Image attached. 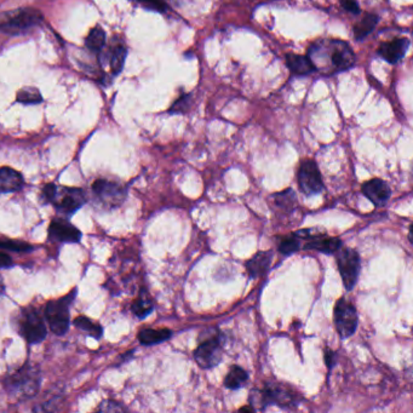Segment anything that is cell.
<instances>
[{
	"instance_id": "1",
	"label": "cell",
	"mask_w": 413,
	"mask_h": 413,
	"mask_svg": "<svg viewBox=\"0 0 413 413\" xmlns=\"http://www.w3.org/2000/svg\"><path fill=\"white\" fill-rule=\"evenodd\" d=\"M315 71L324 76H335L346 72L355 64L356 56L351 45L340 39H322L308 48Z\"/></svg>"
},
{
	"instance_id": "2",
	"label": "cell",
	"mask_w": 413,
	"mask_h": 413,
	"mask_svg": "<svg viewBox=\"0 0 413 413\" xmlns=\"http://www.w3.org/2000/svg\"><path fill=\"white\" fill-rule=\"evenodd\" d=\"M42 383V372L38 365L26 362L19 370L11 372L4 378V388L8 394L17 400L33 398Z\"/></svg>"
},
{
	"instance_id": "3",
	"label": "cell",
	"mask_w": 413,
	"mask_h": 413,
	"mask_svg": "<svg viewBox=\"0 0 413 413\" xmlns=\"http://www.w3.org/2000/svg\"><path fill=\"white\" fill-rule=\"evenodd\" d=\"M42 199L51 204L56 211L66 217L74 215L87 202V195L80 188L56 186L53 183L44 186Z\"/></svg>"
},
{
	"instance_id": "4",
	"label": "cell",
	"mask_w": 413,
	"mask_h": 413,
	"mask_svg": "<svg viewBox=\"0 0 413 413\" xmlns=\"http://www.w3.org/2000/svg\"><path fill=\"white\" fill-rule=\"evenodd\" d=\"M76 296L77 288H74L72 292L68 293L64 297L50 301L45 307V319L48 322L50 330L58 336H63L67 333L71 322V306Z\"/></svg>"
},
{
	"instance_id": "5",
	"label": "cell",
	"mask_w": 413,
	"mask_h": 413,
	"mask_svg": "<svg viewBox=\"0 0 413 413\" xmlns=\"http://www.w3.org/2000/svg\"><path fill=\"white\" fill-rule=\"evenodd\" d=\"M15 324L19 336L32 346L42 343L48 335V328L43 317L40 315L38 309L34 307L22 308Z\"/></svg>"
},
{
	"instance_id": "6",
	"label": "cell",
	"mask_w": 413,
	"mask_h": 413,
	"mask_svg": "<svg viewBox=\"0 0 413 413\" xmlns=\"http://www.w3.org/2000/svg\"><path fill=\"white\" fill-rule=\"evenodd\" d=\"M43 21V14L32 8L15 10L0 19V32L9 35L26 33Z\"/></svg>"
},
{
	"instance_id": "7",
	"label": "cell",
	"mask_w": 413,
	"mask_h": 413,
	"mask_svg": "<svg viewBox=\"0 0 413 413\" xmlns=\"http://www.w3.org/2000/svg\"><path fill=\"white\" fill-rule=\"evenodd\" d=\"M92 195L105 209H116L125 202L128 191L121 183L108 179H97L92 183Z\"/></svg>"
},
{
	"instance_id": "8",
	"label": "cell",
	"mask_w": 413,
	"mask_h": 413,
	"mask_svg": "<svg viewBox=\"0 0 413 413\" xmlns=\"http://www.w3.org/2000/svg\"><path fill=\"white\" fill-rule=\"evenodd\" d=\"M337 252V265L341 273L343 285L348 291H351L355 286L360 273V257L353 249H340Z\"/></svg>"
},
{
	"instance_id": "9",
	"label": "cell",
	"mask_w": 413,
	"mask_h": 413,
	"mask_svg": "<svg viewBox=\"0 0 413 413\" xmlns=\"http://www.w3.org/2000/svg\"><path fill=\"white\" fill-rule=\"evenodd\" d=\"M297 178L299 189L306 195H315L324 189L322 173L317 168V164L312 159L302 161L298 168Z\"/></svg>"
},
{
	"instance_id": "10",
	"label": "cell",
	"mask_w": 413,
	"mask_h": 413,
	"mask_svg": "<svg viewBox=\"0 0 413 413\" xmlns=\"http://www.w3.org/2000/svg\"><path fill=\"white\" fill-rule=\"evenodd\" d=\"M335 325L338 335L344 340L353 336L358 326L356 309L351 302L344 298L338 299L335 306Z\"/></svg>"
},
{
	"instance_id": "11",
	"label": "cell",
	"mask_w": 413,
	"mask_h": 413,
	"mask_svg": "<svg viewBox=\"0 0 413 413\" xmlns=\"http://www.w3.org/2000/svg\"><path fill=\"white\" fill-rule=\"evenodd\" d=\"M223 342L220 335L206 338L194 351V359L202 369H211L222 360Z\"/></svg>"
},
{
	"instance_id": "12",
	"label": "cell",
	"mask_w": 413,
	"mask_h": 413,
	"mask_svg": "<svg viewBox=\"0 0 413 413\" xmlns=\"http://www.w3.org/2000/svg\"><path fill=\"white\" fill-rule=\"evenodd\" d=\"M296 234L299 239H308V243L304 246L306 250H315L331 255L341 249L342 241L338 238H327L322 233L310 231V229L299 231Z\"/></svg>"
},
{
	"instance_id": "13",
	"label": "cell",
	"mask_w": 413,
	"mask_h": 413,
	"mask_svg": "<svg viewBox=\"0 0 413 413\" xmlns=\"http://www.w3.org/2000/svg\"><path fill=\"white\" fill-rule=\"evenodd\" d=\"M49 240L66 244H77L82 239V231L66 218H55L49 226Z\"/></svg>"
},
{
	"instance_id": "14",
	"label": "cell",
	"mask_w": 413,
	"mask_h": 413,
	"mask_svg": "<svg viewBox=\"0 0 413 413\" xmlns=\"http://www.w3.org/2000/svg\"><path fill=\"white\" fill-rule=\"evenodd\" d=\"M410 46H411L410 39H392L389 42L380 44V48L377 50V55L390 64H395L406 56Z\"/></svg>"
},
{
	"instance_id": "15",
	"label": "cell",
	"mask_w": 413,
	"mask_h": 413,
	"mask_svg": "<svg viewBox=\"0 0 413 413\" xmlns=\"http://www.w3.org/2000/svg\"><path fill=\"white\" fill-rule=\"evenodd\" d=\"M362 193L376 206L385 205L392 195L389 186L380 178H374L362 186Z\"/></svg>"
},
{
	"instance_id": "16",
	"label": "cell",
	"mask_w": 413,
	"mask_h": 413,
	"mask_svg": "<svg viewBox=\"0 0 413 413\" xmlns=\"http://www.w3.org/2000/svg\"><path fill=\"white\" fill-rule=\"evenodd\" d=\"M260 401L262 405L274 404L281 407H288L295 403V395L283 387L267 385L260 393Z\"/></svg>"
},
{
	"instance_id": "17",
	"label": "cell",
	"mask_w": 413,
	"mask_h": 413,
	"mask_svg": "<svg viewBox=\"0 0 413 413\" xmlns=\"http://www.w3.org/2000/svg\"><path fill=\"white\" fill-rule=\"evenodd\" d=\"M24 186V176L14 168H0V193L19 192Z\"/></svg>"
},
{
	"instance_id": "18",
	"label": "cell",
	"mask_w": 413,
	"mask_h": 413,
	"mask_svg": "<svg viewBox=\"0 0 413 413\" xmlns=\"http://www.w3.org/2000/svg\"><path fill=\"white\" fill-rule=\"evenodd\" d=\"M285 58H286V66H288L290 72L293 76L303 77V76H308V74L317 72L314 64L310 61V58L308 56L290 53L286 55Z\"/></svg>"
},
{
	"instance_id": "19",
	"label": "cell",
	"mask_w": 413,
	"mask_h": 413,
	"mask_svg": "<svg viewBox=\"0 0 413 413\" xmlns=\"http://www.w3.org/2000/svg\"><path fill=\"white\" fill-rule=\"evenodd\" d=\"M378 22H380V16L378 15L374 14V12H367L358 24H354V27H353L354 38L358 42L364 40L366 37H369L374 32V29L376 28V26L378 24Z\"/></svg>"
},
{
	"instance_id": "20",
	"label": "cell",
	"mask_w": 413,
	"mask_h": 413,
	"mask_svg": "<svg viewBox=\"0 0 413 413\" xmlns=\"http://www.w3.org/2000/svg\"><path fill=\"white\" fill-rule=\"evenodd\" d=\"M173 332L168 328H144L139 332V341L143 346H154L168 340Z\"/></svg>"
},
{
	"instance_id": "21",
	"label": "cell",
	"mask_w": 413,
	"mask_h": 413,
	"mask_svg": "<svg viewBox=\"0 0 413 413\" xmlns=\"http://www.w3.org/2000/svg\"><path fill=\"white\" fill-rule=\"evenodd\" d=\"M270 262H272L270 252H260L254 258H251L246 265L251 278L255 279L260 275L265 274V270H268V267L270 265Z\"/></svg>"
},
{
	"instance_id": "22",
	"label": "cell",
	"mask_w": 413,
	"mask_h": 413,
	"mask_svg": "<svg viewBox=\"0 0 413 413\" xmlns=\"http://www.w3.org/2000/svg\"><path fill=\"white\" fill-rule=\"evenodd\" d=\"M247 380H249L247 372L244 369H241L240 366L234 365L231 366V370L226 376L225 385L229 389L236 390L243 388L247 383Z\"/></svg>"
},
{
	"instance_id": "23",
	"label": "cell",
	"mask_w": 413,
	"mask_h": 413,
	"mask_svg": "<svg viewBox=\"0 0 413 413\" xmlns=\"http://www.w3.org/2000/svg\"><path fill=\"white\" fill-rule=\"evenodd\" d=\"M153 302H152L148 293L146 291H141L139 298L136 299L134 304H132V307H131V310L135 314V317H139V319H144V317H148L149 314L153 312Z\"/></svg>"
},
{
	"instance_id": "24",
	"label": "cell",
	"mask_w": 413,
	"mask_h": 413,
	"mask_svg": "<svg viewBox=\"0 0 413 413\" xmlns=\"http://www.w3.org/2000/svg\"><path fill=\"white\" fill-rule=\"evenodd\" d=\"M74 325L80 331L87 333V336L94 337L96 340H100L102 335H103V328H102L101 325L97 324V322H92L91 319H89V317H78L74 320Z\"/></svg>"
},
{
	"instance_id": "25",
	"label": "cell",
	"mask_w": 413,
	"mask_h": 413,
	"mask_svg": "<svg viewBox=\"0 0 413 413\" xmlns=\"http://www.w3.org/2000/svg\"><path fill=\"white\" fill-rule=\"evenodd\" d=\"M105 44H106V33L100 26H96L95 28L90 30V33L85 40V45L91 53H101Z\"/></svg>"
},
{
	"instance_id": "26",
	"label": "cell",
	"mask_w": 413,
	"mask_h": 413,
	"mask_svg": "<svg viewBox=\"0 0 413 413\" xmlns=\"http://www.w3.org/2000/svg\"><path fill=\"white\" fill-rule=\"evenodd\" d=\"M17 102L22 105H38L43 102L42 94L35 87H24L17 94Z\"/></svg>"
},
{
	"instance_id": "27",
	"label": "cell",
	"mask_w": 413,
	"mask_h": 413,
	"mask_svg": "<svg viewBox=\"0 0 413 413\" xmlns=\"http://www.w3.org/2000/svg\"><path fill=\"white\" fill-rule=\"evenodd\" d=\"M126 56H128V50L123 45H118L113 50L111 56V68L114 76L119 74L123 71L124 64H125Z\"/></svg>"
},
{
	"instance_id": "28",
	"label": "cell",
	"mask_w": 413,
	"mask_h": 413,
	"mask_svg": "<svg viewBox=\"0 0 413 413\" xmlns=\"http://www.w3.org/2000/svg\"><path fill=\"white\" fill-rule=\"evenodd\" d=\"M192 102V94H182L176 101L173 102V106L170 107V109H168V113L170 114H186L191 111Z\"/></svg>"
},
{
	"instance_id": "29",
	"label": "cell",
	"mask_w": 413,
	"mask_h": 413,
	"mask_svg": "<svg viewBox=\"0 0 413 413\" xmlns=\"http://www.w3.org/2000/svg\"><path fill=\"white\" fill-rule=\"evenodd\" d=\"M299 238L297 234L283 236L279 239V251L283 255H291L293 252L299 250Z\"/></svg>"
},
{
	"instance_id": "30",
	"label": "cell",
	"mask_w": 413,
	"mask_h": 413,
	"mask_svg": "<svg viewBox=\"0 0 413 413\" xmlns=\"http://www.w3.org/2000/svg\"><path fill=\"white\" fill-rule=\"evenodd\" d=\"M143 6L144 9L152 10L157 12H166L170 10L171 0H131Z\"/></svg>"
},
{
	"instance_id": "31",
	"label": "cell",
	"mask_w": 413,
	"mask_h": 413,
	"mask_svg": "<svg viewBox=\"0 0 413 413\" xmlns=\"http://www.w3.org/2000/svg\"><path fill=\"white\" fill-rule=\"evenodd\" d=\"M0 249L11 251H29L32 250V246L17 241L0 240Z\"/></svg>"
},
{
	"instance_id": "32",
	"label": "cell",
	"mask_w": 413,
	"mask_h": 413,
	"mask_svg": "<svg viewBox=\"0 0 413 413\" xmlns=\"http://www.w3.org/2000/svg\"><path fill=\"white\" fill-rule=\"evenodd\" d=\"M342 8L353 15L361 14L360 5L358 0H340Z\"/></svg>"
},
{
	"instance_id": "33",
	"label": "cell",
	"mask_w": 413,
	"mask_h": 413,
	"mask_svg": "<svg viewBox=\"0 0 413 413\" xmlns=\"http://www.w3.org/2000/svg\"><path fill=\"white\" fill-rule=\"evenodd\" d=\"M124 407L121 404H118L116 401H112V400H107L103 401L98 411L101 412H118V411H124Z\"/></svg>"
},
{
	"instance_id": "34",
	"label": "cell",
	"mask_w": 413,
	"mask_h": 413,
	"mask_svg": "<svg viewBox=\"0 0 413 413\" xmlns=\"http://www.w3.org/2000/svg\"><path fill=\"white\" fill-rule=\"evenodd\" d=\"M12 265H14V262L11 260V257L0 251V268H10Z\"/></svg>"
},
{
	"instance_id": "35",
	"label": "cell",
	"mask_w": 413,
	"mask_h": 413,
	"mask_svg": "<svg viewBox=\"0 0 413 413\" xmlns=\"http://www.w3.org/2000/svg\"><path fill=\"white\" fill-rule=\"evenodd\" d=\"M333 358H335V354L330 349H326L325 351V362H326V365L328 367H331L332 362H333Z\"/></svg>"
},
{
	"instance_id": "36",
	"label": "cell",
	"mask_w": 413,
	"mask_h": 413,
	"mask_svg": "<svg viewBox=\"0 0 413 413\" xmlns=\"http://www.w3.org/2000/svg\"><path fill=\"white\" fill-rule=\"evenodd\" d=\"M5 286H4V281H3V278L0 276V297H1V295L4 293Z\"/></svg>"
},
{
	"instance_id": "37",
	"label": "cell",
	"mask_w": 413,
	"mask_h": 413,
	"mask_svg": "<svg viewBox=\"0 0 413 413\" xmlns=\"http://www.w3.org/2000/svg\"><path fill=\"white\" fill-rule=\"evenodd\" d=\"M409 240H410V243H412V226L410 227Z\"/></svg>"
}]
</instances>
